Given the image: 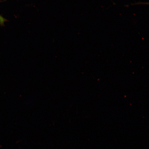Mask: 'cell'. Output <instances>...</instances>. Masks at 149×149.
I'll list each match as a JSON object with an SVG mask.
<instances>
[{"label":"cell","mask_w":149,"mask_h":149,"mask_svg":"<svg viewBox=\"0 0 149 149\" xmlns=\"http://www.w3.org/2000/svg\"><path fill=\"white\" fill-rule=\"evenodd\" d=\"M6 21V19L0 16V24H1V25H3L4 22Z\"/></svg>","instance_id":"obj_1"}]
</instances>
